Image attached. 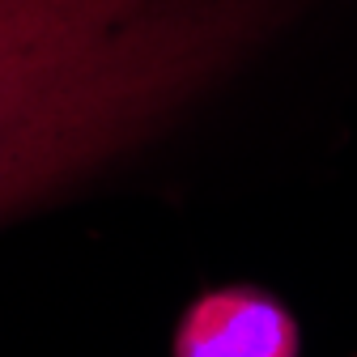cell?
<instances>
[{"mask_svg":"<svg viewBox=\"0 0 357 357\" xmlns=\"http://www.w3.org/2000/svg\"><path fill=\"white\" fill-rule=\"evenodd\" d=\"M306 0H0V226L158 141Z\"/></svg>","mask_w":357,"mask_h":357,"instance_id":"obj_1","label":"cell"},{"mask_svg":"<svg viewBox=\"0 0 357 357\" xmlns=\"http://www.w3.org/2000/svg\"><path fill=\"white\" fill-rule=\"evenodd\" d=\"M174 357H298V328L259 289H217L183 315Z\"/></svg>","mask_w":357,"mask_h":357,"instance_id":"obj_2","label":"cell"}]
</instances>
